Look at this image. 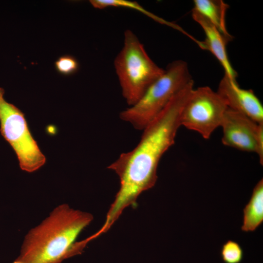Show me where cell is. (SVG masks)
<instances>
[{
	"mask_svg": "<svg viewBox=\"0 0 263 263\" xmlns=\"http://www.w3.org/2000/svg\"><path fill=\"white\" fill-rule=\"evenodd\" d=\"M193 84L191 81L179 91L143 130L140 140L133 149L121 153L108 166L118 176L120 185L102 226L103 230H109L125 208L135 206L139 195L155 185L159 163L175 142L181 126L182 112L194 89Z\"/></svg>",
	"mask_w": 263,
	"mask_h": 263,
	"instance_id": "1",
	"label": "cell"
},
{
	"mask_svg": "<svg viewBox=\"0 0 263 263\" xmlns=\"http://www.w3.org/2000/svg\"><path fill=\"white\" fill-rule=\"evenodd\" d=\"M93 218L67 204L57 206L26 234L17 258L25 263H61L81 253L75 241Z\"/></svg>",
	"mask_w": 263,
	"mask_h": 263,
	"instance_id": "2",
	"label": "cell"
},
{
	"mask_svg": "<svg viewBox=\"0 0 263 263\" xmlns=\"http://www.w3.org/2000/svg\"><path fill=\"white\" fill-rule=\"evenodd\" d=\"M192 80L186 62L182 60L172 62L135 104L120 113V118L135 129L143 130Z\"/></svg>",
	"mask_w": 263,
	"mask_h": 263,
	"instance_id": "3",
	"label": "cell"
},
{
	"mask_svg": "<svg viewBox=\"0 0 263 263\" xmlns=\"http://www.w3.org/2000/svg\"><path fill=\"white\" fill-rule=\"evenodd\" d=\"M123 96L129 106L135 104L148 88L164 73L150 58L143 44L129 29L114 61Z\"/></svg>",
	"mask_w": 263,
	"mask_h": 263,
	"instance_id": "4",
	"label": "cell"
},
{
	"mask_svg": "<svg viewBox=\"0 0 263 263\" xmlns=\"http://www.w3.org/2000/svg\"><path fill=\"white\" fill-rule=\"evenodd\" d=\"M4 91L0 88V131L14 150L20 169L34 172L46 162L29 128L24 114L4 98Z\"/></svg>",
	"mask_w": 263,
	"mask_h": 263,
	"instance_id": "5",
	"label": "cell"
},
{
	"mask_svg": "<svg viewBox=\"0 0 263 263\" xmlns=\"http://www.w3.org/2000/svg\"><path fill=\"white\" fill-rule=\"evenodd\" d=\"M227 108L217 92L209 87L193 89L182 112L181 126L207 139L220 127Z\"/></svg>",
	"mask_w": 263,
	"mask_h": 263,
	"instance_id": "6",
	"label": "cell"
},
{
	"mask_svg": "<svg viewBox=\"0 0 263 263\" xmlns=\"http://www.w3.org/2000/svg\"><path fill=\"white\" fill-rule=\"evenodd\" d=\"M220 127L224 145L240 150L256 153L263 162V123H258L247 116L229 108Z\"/></svg>",
	"mask_w": 263,
	"mask_h": 263,
	"instance_id": "7",
	"label": "cell"
},
{
	"mask_svg": "<svg viewBox=\"0 0 263 263\" xmlns=\"http://www.w3.org/2000/svg\"><path fill=\"white\" fill-rule=\"evenodd\" d=\"M217 92L228 108L258 123H263V107L253 91L240 88L236 81L225 75L219 84Z\"/></svg>",
	"mask_w": 263,
	"mask_h": 263,
	"instance_id": "8",
	"label": "cell"
},
{
	"mask_svg": "<svg viewBox=\"0 0 263 263\" xmlns=\"http://www.w3.org/2000/svg\"><path fill=\"white\" fill-rule=\"evenodd\" d=\"M192 17L203 29L206 39L200 42L199 46L209 50L219 61L224 69L225 75L230 79L236 81L237 72L232 67L228 58L226 45L230 41L204 17L192 10Z\"/></svg>",
	"mask_w": 263,
	"mask_h": 263,
	"instance_id": "9",
	"label": "cell"
},
{
	"mask_svg": "<svg viewBox=\"0 0 263 263\" xmlns=\"http://www.w3.org/2000/svg\"><path fill=\"white\" fill-rule=\"evenodd\" d=\"M192 9L213 24L226 38L232 39L226 27V13L229 5L221 0H195Z\"/></svg>",
	"mask_w": 263,
	"mask_h": 263,
	"instance_id": "10",
	"label": "cell"
},
{
	"mask_svg": "<svg viewBox=\"0 0 263 263\" xmlns=\"http://www.w3.org/2000/svg\"><path fill=\"white\" fill-rule=\"evenodd\" d=\"M242 230L255 231L263 221V180L255 186L251 198L243 210Z\"/></svg>",
	"mask_w": 263,
	"mask_h": 263,
	"instance_id": "11",
	"label": "cell"
},
{
	"mask_svg": "<svg viewBox=\"0 0 263 263\" xmlns=\"http://www.w3.org/2000/svg\"><path fill=\"white\" fill-rule=\"evenodd\" d=\"M89 1L91 5L96 9H103L110 7L133 9L134 10L141 12L159 23L166 24L180 31L182 30L178 25L167 21L150 13L136 1L128 0H90Z\"/></svg>",
	"mask_w": 263,
	"mask_h": 263,
	"instance_id": "12",
	"label": "cell"
},
{
	"mask_svg": "<svg viewBox=\"0 0 263 263\" xmlns=\"http://www.w3.org/2000/svg\"><path fill=\"white\" fill-rule=\"evenodd\" d=\"M220 255L225 263H240L244 258V251L238 243L228 240L222 245Z\"/></svg>",
	"mask_w": 263,
	"mask_h": 263,
	"instance_id": "13",
	"label": "cell"
},
{
	"mask_svg": "<svg viewBox=\"0 0 263 263\" xmlns=\"http://www.w3.org/2000/svg\"><path fill=\"white\" fill-rule=\"evenodd\" d=\"M55 67L59 74L64 75H70L78 71L79 64L74 56L66 55L58 58L55 62Z\"/></svg>",
	"mask_w": 263,
	"mask_h": 263,
	"instance_id": "14",
	"label": "cell"
},
{
	"mask_svg": "<svg viewBox=\"0 0 263 263\" xmlns=\"http://www.w3.org/2000/svg\"><path fill=\"white\" fill-rule=\"evenodd\" d=\"M12 263H25L21 260H19V259L17 258L15 259Z\"/></svg>",
	"mask_w": 263,
	"mask_h": 263,
	"instance_id": "15",
	"label": "cell"
}]
</instances>
